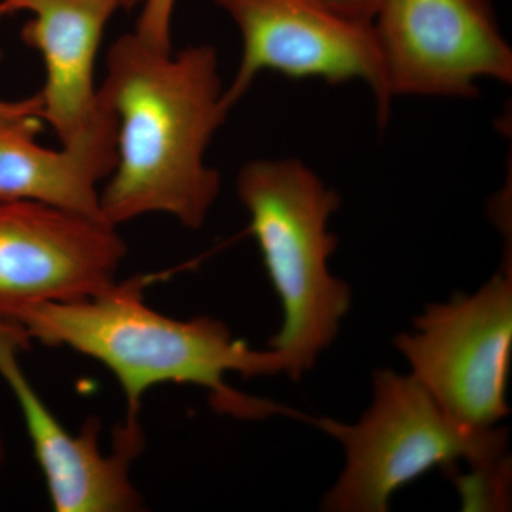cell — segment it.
Returning a JSON list of instances; mask_svg holds the SVG:
<instances>
[{
  "mask_svg": "<svg viewBox=\"0 0 512 512\" xmlns=\"http://www.w3.org/2000/svg\"><path fill=\"white\" fill-rule=\"evenodd\" d=\"M237 190L284 312L268 346L281 355L285 375L296 382L332 345L352 303L350 286L329 271L338 238L328 224L340 197L296 160L245 164Z\"/></svg>",
  "mask_w": 512,
  "mask_h": 512,
  "instance_id": "cell-3",
  "label": "cell"
},
{
  "mask_svg": "<svg viewBox=\"0 0 512 512\" xmlns=\"http://www.w3.org/2000/svg\"><path fill=\"white\" fill-rule=\"evenodd\" d=\"M12 8L6 0H0V19L12 15ZM43 120V100L40 93L18 101L0 100V124L23 123V121Z\"/></svg>",
  "mask_w": 512,
  "mask_h": 512,
  "instance_id": "cell-14",
  "label": "cell"
},
{
  "mask_svg": "<svg viewBox=\"0 0 512 512\" xmlns=\"http://www.w3.org/2000/svg\"><path fill=\"white\" fill-rule=\"evenodd\" d=\"M373 29L390 101L477 96V82H512V50L488 0H380Z\"/></svg>",
  "mask_w": 512,
  "mask_h": 512,
  "instance_id": "cell-7",
  "label": "cell"
},
{
  "mask_svg": "<svg viewBox=\"0 0 512 512\" xmlns=\"http://www.w3.org/2000/svg\"><path fill=\"white\" fill-rule=\"evenodd\" d=\"M6 460V446L5 439H3L2 430H0V476H2L3 466Z\"/></svg>",
  "mask_w": 512,
  "mask_h": 512,
  "instance_id": "cell-16",
  "label": "cell"
},
{
  "mask_svg": "<svg viewBox=\"0 0 512 512\" xmlns=\"http://www.w3.org/2000/svg\"><path fill=\"white\" fill-rule=\"evenodd\" d=\"M116 2L119 3L120 9H130L134 8L138 3H143L144 0H116Z\"/></svg>",
  "mask_w": 512,
  "mask_h": 512,
  "instance_id": "cell-17",
  "label": "cell"
},
{
  "mask_svg": "<svg viewBox=\"0 0 512 512\" xmlns=\"http://www.w3.org/2000/svg\"><path fill=\"white\" fill-rule=\"evenodd\" d=\"M30 339L18 323L0 316V377L25 420L26 429L56 512H136L143 497L131 480L134 460L143 446L114 434L113 450L100 448L101 424L90 417L77 434L50 412L20 365Z\"/></svg>",
  "mask_w": 512,
  "mask_h": 512,
  "instance_id": "cell-9",
  "label": "cell"
},
{
  "mask_svg": "<svg viewBox=\"0 0 512 512\" xmlns=\"http://www.w3.org/2000/svg\"><path fill=\"white\" fill-rule=\"evenodd\" d=\"M394 345L451 419L471 429L497 426L510 414L511 266L473 295L427 305Z\"/></svg>",
  "mask_w": 512,
  "mask_h": 512,
  "instance_id": "cell-5",
  "label": "cell"
},
{
  "mask_svg": "<svg viewBox=\"0 0 512 512\" xmlns=\"http://www.w3.org/2000/svg\"><path fill=\"white\" fill-rule=\"evenodd\" d=\"M328 2L345 10L350 15L373 22V16L379 8L380 0H328Z\"/></svg>",
  "mask_w": 512,
  "mask_h": 512,
  "instance_id": "cell-15",
  "label": "cell"
},
{
  "mask_svg": "<svg viewBox=\"0 0 512 512\" xmlns=\"http://www.w3.org/2000/svg\"><path fill=\"white\" fill-rule=\"evenodd\" d=\"M313 423L345 450V468L320 505L330 512H386L400 488L434 468L507 458V431L457 423L410 373L389 369L373 373L372 404L357 423Z\"/></svg>",
  "mask_w": 512,
  "mask_h": 512,
  "instance_id": "cell-4",
  "label": "cell"
},
{
  "mask_svg": "<svg viewBox=\"0 0 512 512\" xmlns=\"http://www.w3.org/2000/svg\"><path fill=\"white\" fill-rule=\"evenodd\" d=\"M466 511L498 510L507 505L510 461L470 467L467 474H451Z\"/></svg>",
  "mask_w": 512,
  "mask_h": 512,
  "instance_id": "cell-12",
  "label": "cell"
},
{
  "mask_svg": "<svg viewBox=\"0 0 512 512\" xmlns=\"http://www.w3.org/2000/svg\"><path fill=\"white\" fill-rule=\"evenodd\" d=\"M177 0H144L136 36L141 42L161 52H171V25Z\"/></svg>",
  "mask_w": 512,
  "mask_h": 512,
  "instance_id": "cell-13",
  "label": "cell"
},
{
  "mask_svg": "<svg viewBox=\"0 0 512 512\" xmlns=\"http://www.w3.org/2000/svg\"><path fill=\"white\" fill-rule=\"evenodd\" d=\"M13 12L33 18L22 40L42 55L46 80L43 120L62 146L86 136L100 114L94 67L104 29L120 9L116 0H6Z\"/></svg>",
  "mask_w": 512,
  "mask_h": 512,
  "instance_id": "cell-10",
  "label": "cell"
},
{
  "mask_svg": "<svg viewBox=\"0 0 512 512\" xmlns=\"http://www.w3.org/2000/svg\"><path fill=\"white\" fill-rule=\"evenodd\" d=\"M214 2L237 23L242 36L241 62L224 93L229 111L259 74L272 70L330 84L363 80L375 93L380 123L387 119L392 101L372 20L350 15L328 0Z\"/></svg>",
  "mask_w": 512,
  "mask_h": 512,
  "instance_id": "cell-6",
  "label": "cell"
},
{
  "mask_svg": "<svg viewBox=\"0 0 512 512\" xmlns=\"http://www.w3.org/2000/svg\"><path fill=\"white\" fill-rule=\"evenodd\" d=\"M99 103L92 130L62 150L37 143L40 119L0 124V202H42L104 222L100 184L116 165L117 121Z\"/></svg>",
  "mask_w": 512,
  "mask_h": 512,
  "instance_id": "cell-11",
  "label": "cell"
},
{
  "mask_svg": "<svg viewBox=\"0 0 512 512\" xmlns=\"http://www.w3.org/2000/svg\"><path fill=\"white\" fill-rule=\"evenodd\" d=\"M153 276H137L107 291L64 303H37L6 313L30 340L49 348H69L97 360L119 380L126 397L121 429L144 437L141 406L158 384H192L207 390L212 409L238 419L258 420L295 414L279 404L248 396L227 383L228 373L242 377L284 373L275 350H255L235 339L221 320L198 316L168 318L144 301Z\"/></svg>",
  "mask_w": 512,
  "mask_h": 512,
  "instance_id": "cell-2",
  "label": "cell"
},
{
  "mask_svg": "<svg viewBox=\"0 0 512 512\" xmlns=\"http://www.w3.org/2000/svg\"><path fill=\"white\" fill-rule=\"evenodd\" d=\"M126 255L106 222L42 202H0V316L93 298L116 284Z\"/></svg>",
  "mask_w": 512,
  "mask_h": 512,
  "instance_id": "cell-8",
  "label": "cell"
},
{
  "mask_svg": "<svg viewBox=\"0 0 512 512\" xmlns=\"http://www.w3.org/2000/svg\"><path fill=\"white\" fill-rule=\"evenodd\" d=\"M214 47L161 52L136 33L110 46L99 99L117 121V160L100 192L101 217L117 228L148 214L184 227L207 221L221 175L205 161L229 110Z\"/></svg>",
  "mask_w": 512,
  "mask_h": 512,
  "instance_id": "cell-1",
  "label": "cell"
}]
</instances>
